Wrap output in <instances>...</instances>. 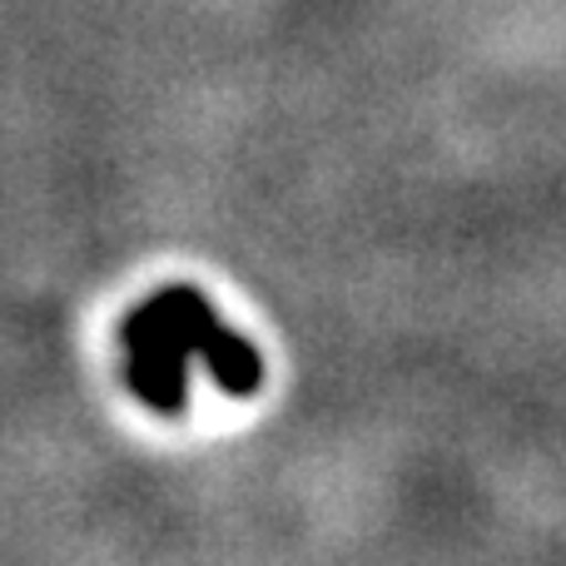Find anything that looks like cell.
<instances>
[{"mask_svg": "<svg viewBox=\"0 0 566 566\" xmlns=\"http://www.w3.org/2000/svg\"><path fill=\"white\" fill-rule=\"evenodd\" d=\"M119 338H125V382L145 408H155L159 418H175L189 402V353L179 348V338L159 323H149L139 308L125 313L119 323Z\"/></svg>", "mask_w": 566, "mask_h": 566, "instance_id": "2", "label": "cell"}, {"mask_svg": "<svg viewBox=\"0 0 566 566\" xmlns=\"http://www.w3.org/2000/svg\"><path fill=\"white\" fill-rule=\"evenodd\" d=\"M139 313H145L149 323L175 333L179 348H185L189 358L205 363L209 378H214L229 398H254V392L264 388V358H259V348L249 338H239L234 328H224L199 289L169 283V289H159L155 298L139 303Z\"/></svg>", "mask_w": 566, "mask_h": 566, "instance_id": "1", "label": "cell"}]
</instances>
